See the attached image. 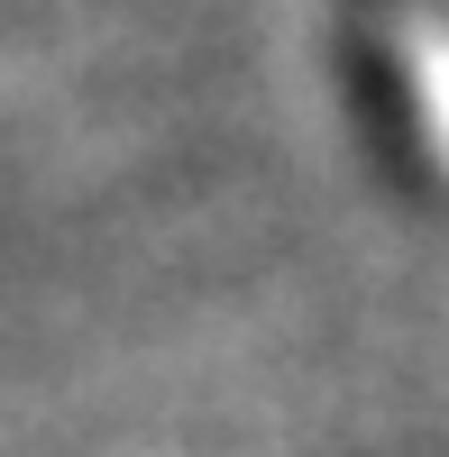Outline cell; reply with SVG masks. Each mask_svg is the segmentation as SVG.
<instances>
[{
    "label": "cell",
    "instance_id": "cell-1",
    "mask_svg": "<svg viewBox=\"0 0 449 457\" xmlns=\"http://www.w3.org/2000/svg\"><path fill=\"white\" fill-rule=\"evenodd\" d=\"M330 64H340V92H349L367 165H377L394 193H431V120H422V83H413V64L394 55V37L340 28L330 37Z\"/></svg>",
    "mask_w": 449,
    "mask_h": 457
}]
</instances>
